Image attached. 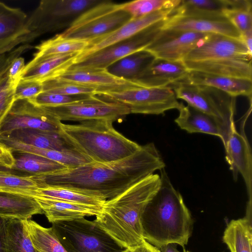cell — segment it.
<instances>
[{
	"label": "cell",
	"instance_id": "1",
	"mask_svg": "<svg viewBox=\"0 0 252 252\" xmlns=\"http://www.w3.org/2000/svg\"><path fill=\"white\" fill-rule=\"evenodd\" d=\"M165 166L156 146L150 143L141 145L133 155L119 160L91 162L76 168L35 176L41 187H61L107 200Z\"/></svg>",
	"mask_w": 252,
	"mask_h": 252
},
{
	"label": "cell",
	"instance_id": "2",
	"mask_svg": "<svg viewBox=\"0 0 252 252\" xmlns=\"http://www.w3.org/2000/svg\"><path fill=\"white\" fill-rule=\"evenodd\" d=\"M160 183V175L153 174L106 200L94 221L123 249L140 245L145 241L142 216Z\"/></svg>",
	"mask_w": 252,
	"mask_h": 252
},
{
	"label": "cell",
	"instance_id": "3",
	"mask_svg": "<svg viewBox=\"0 0 252 252\" xmlns=\"http://www.w3.org/2000/svg\"><path fill=\"white\" fill-rule=\"evenodd\" d=\"M159 171L160 187L142 216L144 238L158 249L170 244L184 248L192 231L191 215L165 168Z\"/></svg>",
	"mask_w": 252,
	"mask_h": 252
},
{
	"label": "cell",
	"instance_id": "4",
	"mask_svg": "<svg viewBox=\"0 0 252 252\" xmlns=\"http://www.w3.org/2000/svg\"><path fill=\"white\" fill-rule=\"evenodd\" d=\"M252 59L242 39L209 33L182 62L189 71L252 80Z\"/></svg>",
	"mask_w": 252,
	"mask_h": 252
},
{
	"label": "cell",
	"instance_id": "5",
	"mask_svg": "<svg viewBox=\"0 0 252 252\" xmlns=\"http://www.w3.org/2000/svg\"><path fill=\"white\" fill-rule=\"evenodd\" d=\"M113 122L96 120L77 125L62 123V137L92 162L119 160L135 153L141 145L126 138L113 126Z\"/></svg>",
	"mask_w": 252,
	"mask_h": 252
},
{
	"label": "cell",
	"instance_id": "6",
	"mask_svg": "<svg viewBox=\"0 0 252 252\" xmlns=\"http://www.w3.org/2000/svg\"><path fill=\"white\" fill-rule=\"evenodd\" d=\"M102 0H42L28 18L25 44L39 36L69 28L84 12Z\"/></svg>",
	"mask_w": 252,
	"mask_h": 252
},
{
	"label": "cell",
	"instance_id": "7",
	"mask_svg": "<svg viewBox=\"0 0 252 252\" xmlns=\"http://www.w3.org/2000/svg\"><path fill=\"white\" fill-rule=\"evenodd\" d=\"M177 99L216 120L229 135L234 123L236 98L217 89L180 82L170 87Z\"/></svg>",
	"mask_w": 252,
	"mask_h": 252
},
{
	"label": "cell",
	"instance_id": "8",
	"mask_svg": "<svg viewBox=\"0 0 252 252\" xmlns=\"http://www.w3.org/2000/svg\"><path fill=\"white\" fill-rule=\"evenodd\" d=\"M95 95L121 103L130 113L160 115L171 109L179 110L180 102L170 87L162 88L137 86L123 89L97 91Z\"/></svg>",
	"mask_w": 252,
	"mask_h": 252
},
{
	"label": "cell",
	"instance_id": "9",
	"mask_svg": "<svg viewBox=\"0 0 252 252\" xmlns=\"http://www.w3.org/2000/svg\"><path fill=\"white\" fill-rule=\"evenodd\" d=\"M131 19L121 3L104 0L82 13L60 34L63 38L89 41L114 32Z\"/></svg>",
	"mask_w": 252,
	"mask_h": 252
},
{
	"label": "cell",
	"instance_id": "10",
	"mask_svg": "<svg viewBox=\"0 0 252 252\" xmlns=\"http://www.w3.org/2000/svg\"><path fill=\"white\" fill-rule=\"evenodd\" d=\"M53 224L67 252H119L124 250L94 220L82 218Z\"/></svg>",
	"mask_w": 252,
	"mask_h": 252
},
{
	"label": "cell",
	"instance_id": "11",
	"mask_svg": "<svg viewBox=\"0 0 252 252\" xmlns=\"http://www.w3.org/2000/svg\"><path fill=\"white\" fill-rule=\"evenodd\" d=\"M165 20L147 27L128 38L88 56L69 68L105 69L126 56L145 50L161 30Z\"/></svg>",
	"mask_w": 252,
	"mask_h": 252
},
{
	"label": "cell",
	"instance_id": "12",
	"mask_svg": "<svg viewBox=\"0 0 252 252\" xmlns=\"http://www.w3.org/2000/svg\"><path fill=\"white\" fill-rule=\"evenodd\" d=\"M43 107L61 121L106 120L114 122L130 113L125 105L95 95L66 105Z\"/></svg>",
	"mask_w": 252,
	"mask_h": 252
},
{
	"label": "cell",
	"instance_id": "13",
	"mask_svg": "<svg viewBox=\"0 0 252 252\" xmlns=\"http://www.w3.org/2000/svg\"><path fill=\"white\" fill-rule=\"evenodd\" d=\"M176 8L165 20L162 29L216 33L241 39L239 31L222 12Z\"/></svg>",
	"mask_w": 252,
	"mask_h": 252
},
{
	"label": "cell",
	"instance_id": "14",
	"mask_svg": "<svg viewBox=\"0 0 252 252\" xmlns=\"http://www.w3.org/2000/svg\"><path fill=\"white\" fill-rule=\"evenodd\" d=\"M62 122L46 108L28 99H17L13 104L0 127V135H8L21 128H33L60 133Z\"/></svg>",
	"mask_w": 252,
	"mask_h": 252
},
{
	"label": "cell",
	"instance_id": "15",
	"mask_svg": "<svg viewBox=\"0 0 252 252\" xmlns=\"http://www.w3.org/2000/svg\"><path fill=\"white\" fill-rule=\"evenodd\" d=\"M208 34L162 28L145 50L156 58L182 61Z\"/></svg>",
	"mask_w": 252,
	"mask_h": 252
},
{
	"label": "cell",
	"instance_id": "16",
	"mask_svg": "<svg viewBox=\"0 0 252 252\" xmlns=\"http://www.w3.org/2000/svg\"><path fill=\"white\" fill-rule=\"evenodd\" d=\"M175 8H165L143 17L132 18L114 32L89 41L88 46L79 55L75 63L97 51L128 38L147 27L166 19Z\"/></svg>",
	"mask_w": 252,
	"mask_h": 252
},
{
	"label": "cell",
	"instance_id": "17",
	"mask_svg": "<svg viewBox=\"0 0 252 252\" xmlns=\"http://www.w3.org/2000/svg\"><path fill=\"white\" fill-rule=\"evenodd\" d=\"M225 159L229 165L233 179L240 173L245 181L249 201L252 197V158L250 145L244 129L241 133L234 127L224 145Z\"/></svg>",
	"mask_w": 252,
	"mask_h": 252
},
{
	"label": "cell",
	"instance_id": "18",
	"mask_svg": "<svg viewBox=\"0 0 252 252\" xmlns=\"http://www.w3.org/2000/svg\"><path fill=\"white\" fill-rule=\"evenodd\" d=\"M189 73L182 61L155 58L135 81L145 87H170L186 79Z\"/></svg>",
	"mask_w": 252,
	"mask_h": 252
},
{
	"label": "cell",
	"instance_id": "19",
	"mask_svg": "<svg viewBox=\"0 0 252 252\" xmlns=\"http://www.w3.org/2000/svg\"><path fill=\"white\" fill-rule=\"evenodd\" d=\"M26 14L0 1V56L21 43L25 44Z\"/></svg>",
	"mask_w": 252,
	"mask_h": 252
},
{
	"label": "cell",
	"instance_id": "20",
	"mask_svg": "<svg viewBox=\"0 0 252 252\" xmlns=\"http://www.w3.org/2000/svg\"><path fill=\"white\" fill-rule=\"evenodd\" d=\"M54 78L93 87L96 92L142 86L136 81L115 76L106 69L69 68Z\"/></svg>",
	"mask_w": 252,
	"mask_h": 252
},
{
	"label": "cell",
	"instance_id": "21",
	"mask_svg": "<svg viewBox=\"0 0 252 252\" xmlns=\"http://www.w3.org/2000/svg\"><path fill=\"white\" fill-rule=\"evenodd\" d=\"M80 53L33 57L27 64L20 79L39 81L58 76L73 65Z\"/></svg>",
	"mask_w": 252,
	"mask_h": 252
},
{
	"label": "cell",
	"instance_id": "22",
	"mask_svg": "<svg viewBox=\"0 0 252 252\" xmlns=\"http://www.w3.org/2000/svg\"><path fill=\"white\" fill-rule=\"evenodd\" d=\"M48 221L52 223L89 216H97L102 207L33 196Z\"/></svg>",
	"mask_w": 252,
	"mask_h": 252
},
{
	"label": "cell",
	"instance_id": "23",
	"mask_svg": "<svg viewBox=\"0 0 252 252\" xmlns=\"http://www.w3.org/2000/svg\"><path fill=\"white\" fill-rule=\"evenodd\" d=\"M175 122L182 129L189 133H203L219 137L223 145L229 135L222 126L214 118L201 111L184 103Z\"/></svg>",
	"mask_w": 252,
	"mask_h": 252
},
{
	"label": "cell",
	"instance_id": "24",
	"mask_svg": "<svg viewBox=\"0 0 252 252\" xmlns=\"http://www.w3.org/2000/svg\"><path fill=\"white\" fill-rule=\"evenodd\" d=\"M182 81L213 87L235 97L245 96L252 102V80L189 71L186 79Z\"/></svg>",
	"mask_w": 252,
	"mask_h": 252
},
{
	"label": "cell",
	"instance_id": "25",
	"mask_svg": "<svg viewBox=\"0 0 252 252\" xmlns=\"http://www.w3.org/2000/svg\"><path fill=\"white\" fill-rule=\"evenodd\" d=\"M2 142L13 153H25L39 156L62 164L67 169L76 168L92 162L74 149L63 151L41 149L24 144L9 136L4 137Z\"/></svg>",
	"mask_w": 252,
	"mask_h": 252
},
{
	"label": "cell",
	"instance_id": "26",
	"mask_svg": "<svg viewBox=\"0 0 252 252\" xmlns=\"http://www.w3.org/2000/svg\"><path fill=\"white\" fill-rule=\"evenodd\" d=\"M43 214L33 198L7 193H0V217L4 218L30 219L33 215Z\"/></svg>",
	"mask_w": 252,
	"mask_h": 252
},
{
	"label": "cell",
	"instance_id": "27",
	"mask_svg": "<svg viewBox=\"0 0 252 252\" xmlns=\"http://www.w3.org/2000/svg\"><path fill=\"white\" fill-rule=\"evenodd\" d=\"M26 144L38 148L58 151L73 148L65 141L60 133L33 128H21L7 135Z\"/></svg>",
	"mask_w": 252,
	"mask_h": 252
},
{
	"label": "cell",
	"instance_id": "28",
	"mask_svg": "<svg viewBox=\"0 0 252 252\" xmlns=\"http://www.w3.org/2000/svg\"><path fill=\"white\" fill-rule=\"evenodd\" d=\"M223 242L230 252H252V217L231 220L224 231Z\"/></svg>",
	"mask_w": 252,
	"mask_h": 252
},
{
	"label": "cell",
	"instance_id": "29",
	"mask_svg": "<svg viewBox=\"0 0 252 252\" xmlns=\"http://www.w3.org/2000/svg\"><path fill=\"white\" fill-rule=\"evenodd\" d=\"M155 58L150 52L143 50L121 59L106 69L115 76L135 81Z\"/></svg>",
	"mask_w": 252,
	"mask_h": 252
},
{
	"label": "cell",
	"instance_id": "30",
	"mask_svg": "<svg viewBox=\"0 0 252 252\" xmlns=\"http://www.w3.org/2000/svg\"><path fill=\"white\" fill-rule=\"evenodd\" d=\"M3 252H37L22 220L6 218Z\"/></svg>",
	"mask_w": 252,
	"mask_h": 252
},
{
	"label": "cell",
	"instance_id": "31",
	"mask_svg": "<svg viewBox=\"0 0 252 252\" xmlns=\"http://www.w3.org/2000/svg\"><path fill=\"white\" fill-rule=\"evenodd\" d=\"M23 222L37 252H67L53 227H44L31 219Z\"/></svg>",
	"mask_w": 252,
	"mask_h": 252
},
{
	"label": "cell",
	"instance_id": "32",
	"mask_svg": "<svg viewBox=\"0 0 252 252\" xmlns=\"http://www.w3.org/2000/svg\"><path fill=\"white\" fill-rule=\"evenodd\" d=\"M28 196H41L101 207L106 200L102 198L82 194L72 189L50 186L38 187L31 191Z\"/></svg>",
	"mask_w": 252,
	"mask_h": 252
},
{
	"label": "cell",
	"instance_id": "33",
	"mask_svg": "<svg viewBox=\"0 0 252 252\" xmlns=\"http://www.w3.org/2000/svg\"><path fill=\"white\" fill-rule=\"evenodd\" d=\"M15 162L12 169L39 176L67 169L64 165L48 158L33 154L16 152Z\"/></svg>",
	"mask_w": 252,
	"mask_h": 252
},
{
	"label": "cell",
	"instance_id": "34",
	"mask_svg": "<svg viewBox=\"0 0 252 252\" xmlns=\"http://www.w3.org/2000/svg\"><path fill=\"white\" fill-rule=\"evenodd\" d=\"M88 41L63 37L60 34L42 41L35 47L37 52L34 57L65 54L78 52L80 54L87 47Z\"/></svg>",
	"mask_w": 252,
	"mask_h": 252
},
{
	"label": "cell",
	"instance_id": "35",
	"mask_svg": "<svg viewBox=\"0 0 252 252\" xmlns=\"http://www.w3.org/2000/svg\"><path fill=\"white\" fill-rule=\"evenodd\" d=\"M223 14L237 29L241 35L252 30L251 0H226Z\"/></svg>",
	"mask_w": 252,
	"mask_h": 252
},
{
	"label": "cell",
	"instance_id": "36",
	"mask_svg": "<svg viewBox=\"0 0 252 252\" xmlns=\"http://www.w3.org/2000/svg\"><path fill=\"white\" fill-rule=\"evenodd\" d=\"M181 0H135L121 3L122 10L137 18L165 8H175Z\"/></svg>",
	"mask_w": 252,
	"mask_h": 252
},
{
	"label": "cell",
	"instance_id": "37",
	"mask_svg": "<svg viewBox=\"0 0 252 252\" xmlns=\"http://www.w3.org/2000/svg\"><path fill=\"white\" fill-rule=\"evenodd\" d=\"M42 91L67 95H95L97 89L73 82L53 78L42 81Z\"/></svg>",
	"mask_w": 252,
	"mask_h": 252
},
{
	"label": "cell",
	"instance_id": "38",
	"mask_svg": "<svg viewBox=\"0 0 252 252\" xmlns=\"http://www.w3.org/2000/svg\"><path fill=\"white\" fill-rule=\"evenodd\" d=\"M40 187L35 176H20L0 170V193L17 190H34Z\"/></svg>",
	"mask_w": 252,
	"mask_h": 252
},
{
	"label": "cell",
	"instance_id": "39",
	"mask_svg": "<svg viewBox=\"0 0 252 252\" xmlns=\"http://www.w3.org/2000/svg\"><path fill=\"white\" fill-rule=\"evenodd\" d=\"M8 66L0 68V127L15 100L14 89L17 83L9 77Z\"/></svg>",
	"mask_w": 252,
	"mask_h": 252
},
{
	"label": "cell",
	"instance_id": "40",
	"mask_svg": "<svg viewBox=\"0 0 252 252\" xmlns=\"http://www.w3.org/2000/svg\"><path fill=\"white\" fill-rule=\"evenodd\" d=\"M93 95H67L42 91L30 101L41 107H56L86 99Z\"/></svg>",
	"mask_w": 252,
	"mask_h": 252
},
{
	"label": "cell",
	"instance_id": "41",
	"mask_svg": "<svg viewBox=\"0 0 252 252\" xmlns=\"http://www.w3.org/2000/svg\"><path fill=\"white\" fill-rule=\"evenodd\" d=\"M226 6V0H181L176 9L222 12Z\"/></svg>",
	"mask_w": 252,
	"mask_h": 252
},
{
	"label": "cell",
	"instance_id": "42",
	"mask_svg": "<svg viewBox=\"0 0 252 252\" xmlns=\"http://www.w3.org/2000/svg\"><path fill=\"white\" fill-rule=\"evenodd\" d=\"M42 84L41 81L20 79L15 87V100H32L39 94L42 91Z\"/></svg>",
	"mask_w": 252,
	"mask_h": 252
},
{
	"label": "cell",
	"instance_id": "43",
	"mask_svg": "<svg viewBox=\"0 0 252 252\" xmlns=\"http://www.w3.org/2000/svg\"><path fill=\"white\" fill-rule=\"evenodd\" d=\"M25 66V60L21 56L12 61L8 68V74L13 82L17 83L20 79Z\"/></svg>",
	"mask_w": 252,
	"mask_h": 252
},
{
	"label": "cell",
	"instance_id": "44",
	"mask_svg": "<svg viewBox=\"0 0 252 252\" xmlns=\"http://www.w3.org/2000/svg\"><path fill=\"white\" fill-rule=\"evenodd\" d=\"M15 162V157L11 150L0 142V166L12 169Z\"/></svg>",
	"mask_w": 252,
	"mask_h": 252
},
{
	"label": "cell",
	"instance_id": "45",
	"mask_svg": "<svg viewBox=\"0 0 252 252\" xmlns=\"http://www.w3.org/2000/svg\"><path fill=\"white\" fill-rule=\"evenodd\" d=\"M119 252H161L159 249L146 240L138 246L126 248Z\"/></svg>",
	"mask_w": 252,
	"mask_h": 252
},
{
	"label": "cell",
	"instance_id": "46",
	"mask_svg": "<svg viewBox=\"0 0 252 252\" xmlns=\"http://www.w3.org/2000/svg\"><path fill=\"white\" fill-rule=\"evenodd\" d=\"M243 40L249 51L252 53V30L249 31L241 35Z\"/></svg>",
	"mask_w": 252,
	"mask_h": 252
},
{
	"label": "cell",
	"instance_id": "47",
	"mask_svg": "<svg viewBox=\"0 0 252 252\" xmlns=\"http://www.w3.org/2000/svg\"><path fill=\"white\" fill-rule=\"evenodd\" d=\"M6 218L0 217V252H3V239Z\"/></svg>",
	"mask_w": 252,
	"mask_h": 252
},
{
	"label": "cell",
	"instance_id": "48",
	"mask_svg": "<svg viewBox=\"0 0 252 252\" xmlns=\"http://www.w3.org/2000/svg\"><path fill=\"white\" fill-rule=\"evenodd\" d=\"M176 245L173 244H168L160 249L161 252H180L176 249Z\"/></svg>",
	"mask_w": 252,
	"mask_h": 252
},
{
	"label": "cell",
	"instance_id": "49",
	"mask_svg": "<svg viewBox=\"0 0 252 252\" xmlns=\"http://www.w3.org/2000/svg\"><path fill=\"white\" fill-rule=\"evenodd\" d=\"M183 252H189V251H185V250H184Z\"/></svg>",
	"mask_w": 252,
	"mask_h": 252
},
{
	"label": "cell",
	"instance_id": "50",
	"mask_svg": "<svg viewBox=\"0 0 252 252\" xmlns=\"http://www.w3.org/2000/svg\"></svg>",
	"mask_w": 252,
	"mask_h": 252
}]
</instances>
